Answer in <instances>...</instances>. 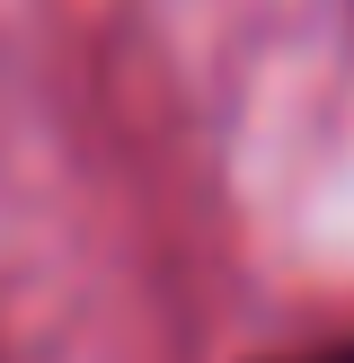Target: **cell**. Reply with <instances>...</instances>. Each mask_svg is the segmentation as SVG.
Returning a JSON list of instances; mask_svg holds the SVG:
<instances>
[{
    "instance_id": "cell-1",
    "label": "cell",
    "mask_w": 354,
    "mask_h": 363,
    "mask_svg": "<svg viewBox=\"0 0 354 363\" xmlns=\"http://www.w3.org/2000/svg\"><path fill=\"white\" fill-rule=\"evenodd\" d=\"M336 363H354V354H336Z\"/></svg>"
}]
</instances>
